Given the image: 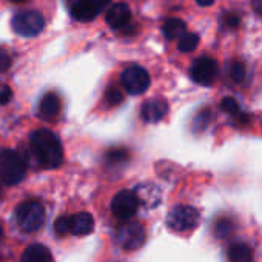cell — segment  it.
Instances as JSON below:
<instances>
[{
	"label": "cell",
	"mask_w": 262,
	"mask_h": 262,
	"mask_svg": "<svg viewBox=\"0 0 262 262\" xmlns=\"http://www.w3.org/2000/svg\"><path fill=\"white\" fill-rule=\"evenodd\" d=\"M30 148L39 167L57 168L63 161V150L60 141L48 129H37L30 138Z\"/></svg>",
	"instance_id": "cell-1"
},
{
	"label": "cell",
	"mask_w": 262,
	"mask_h": 262,
	"mask_svg": "<svg viewBox=\"0 0 262 262\" xmlns=\"http://www.w3.org/2000/svg\"><path fill=\"white\" fill-rule=\"evenodd\" d=\"M27 174V164L24 158L14 150L0 151V181L7 185H16L24 181Z\"/></svg>",
	"instance_id": "cell-2"
},
{
	"label": "cell",
	"mask_w": 262,
	"mask_h": 262,
	"mask_svg": "<svg viewBox=\"0 0 262 262\" xmlns=\"http://www.w3.org/2000/svg\"><path fill=\"white\" fill-rule=\"evenodd\" d=\"M43 219H45V210L42 204L36 201L24 202L16 210V222L22 231L27 233L37 231L42 227Z\"/></svg>",
	"instance_id": "cell-3"
},
{
	"label": "cell",
	"mask_w": 262,
	"mask_h": 262,
	"mask_svg": "<svg viewBox=\"0 0 262 262\" xmlns=\"http://www.w3.org/2000/svg\"><path fill=\"white\" fill-rule=\"evenodd\" d=\"M199 211L190 205H176L167 216V225L178 233L188 231L198 227L199 224Z\"/></svg>",
	"instance_id": "cell-4"
},
{
	"label": "cell",
	"mask_w": 262,
	"mask_h": 262,
	"mask_svg": "<svg viewBox=\"0 0 262 262\" xmlns=\"http://www.w3.org/2000/svg\"><path fill=\"white\" fill-rule=\"evenodd\" d=\"M45 27V19L37 11H22L14 16L13 19V30L19 36L24 37H34L42 33Z\"/></svg>",
	"instance_id": "cell-5"
},
{
	"label": "cell",
	"mask_w": 262,
	"mask_h": 262,
	"mask_svg": "<svg viewBox=\"0 0 262 262\" xmlns=\"http://www.w3.org/2000/svg\"><path fill=\"white\" fill-rule=\"evenodd\" d=\"M122 85L129 94H142L150 86V76L142 67L133 65L123 70L120 76Z\"/></svg>",
	"instance_id": "cell-6"
},
{
	"label": "cell",
	"mask_w": 262,
	"mask_h": 262,
	"mask_svg": "<svg viewBox=\"0 0 262 262\" xmlns=\"http://www.w3.org/2000/svg\"><path fill=\"white\" fill-rule=\"evenodd\" d=\"M116 242L125 250H136L145 242V230L138 222H128L117 228Z\"/></svg>",
	"instance_id": "cell-7"
},
{
	"label": "cell",
	"mask_w": 262,
	"mask_h": 262,
	"mask_svg": "<svg viewBox=\"0 0 262 262\" xmlns=\"http://www.w3.org/2000/svg\"><path fill=\"white\" fill-rule=\"evenodd\" d=\"M217 63L211 57H199L193 62L190 68V76L191 79L204 86H210L214 83L217 77Z\"/></svg>",
	"instance_id": "cell-8"
},
{
	"label": "cell",
	"mask_w": 262,
	"mask_h": 262,
	"mask_svg": "<svg viewBox=\"0 0 262 262\" xmlns=\"http://www.w3.org/2000/svg\"><path fill=\"white\" fill-rule=\"evenodd\" d=\"M139 208V201L135 191L129 190H122L119 191L113 201H111V211L119 217V219H129L136 214Z\"/></svg>",
	"instance_id": "cell-9"
},
{
	"label": "cell",
	"mask_w": 262,
	"mask_h": 262,
	"mask_svg": "<svg viewBox=\"0 0 262 262\" xmlns=\"http://www.w3.org/2000/svg\"><path fill=\"white\" fill-rule=\"evenodd\" d=\"M99 13L100 10L96 7L93 0H71L70 2V14L79 22H90Z\"/></svg>",
	"instance_id": "cell-10"
},
{
	"label": "cell",
	"mask_w": 262,
	"mask_h": 262,
	"mask_svg": "<svg viewBox=\"0 0 262 262\" xmlns=\"http://www.w3.org/2000/svg\"><path fill=\"white\" fill-rule=\"evenodd\" d=\"M167 113H168V103L164 99L147 100L141 108L142 119L150 123H156V122L162 120L167 116Z\"/></svg>",
	"instance_id": "cell-11"
},
{
	"label": "cell",
	"mask_w": 262,
	"mask_h": 262,
	"mask_svg": "<svg viewBox=\"0 0 262 262\" xmlns=\"http://www.w3.org/2000/svg\"><path fill=\"white\" fill-rule=\"evenodd\" d=\"M129 19H131L129 7H128L126 4H122V2H120V4H114V5L108 10V13H106V16H105L106 24H108L113 30H120V28H123L125 25H128Z\"/></svg>",
	"instance_id": "cell-12"
},
{
	"label": "cell",
	"mask_w": 262,
	"mask_h": 262,
	"mask_svg": "<svg viewBox=\"0 0 262 262\" xmlns=\"http://www.w3.org/2000/svg\"><path fill=\"white\" fill-rule=\"evenodd\" d=\"M135 194L138 196L139 205L142 204L145 208H155L161 202V190L155 184H141L136 187Z\"/></svg>",
	"instance_id": "cell-13"
},
{
	"label": "cell",
	"mask_w": 262,
	"mask_h": 262,
	"mask_svg": "<svg viewBox=\"0 0 262 262\" xmlns=\"http://www.w3.org/2000/svg\"><path fill=\"white\" fill-rule=\"evenodd\" d=\"M94 228V219L90 213H76L70 217V233L85 236Z\"/></svg>",
	"instance_id": "cell-14"
},
{
	"label": "cell",
	"mask_w": 262,
	"mask_h": 262,
	"mask_svg": "<svg viewBox=\"0 0 262 262\" xmlns=\"http://www.w3.org/2000/svg\"><path fill=\"white\" fill-rule=\"evenodd\" d=\"M60 111V99L56 93H47L42 100H40V106H39V114L42 119H53L59 114Z\"/></svg>",
	"instance_id": "cell-15"
},
{
	"label": "cell",
	"mask_w": 262,
	"mask_h": 262,
	"mask_svg": "<svg viewBox=\"0 0 262 262\" xmlns=\"http://www.w3.org/2000/svg\"><path fill=\"white\" fill-rule=\"evenodd\" d=\"M228 262H251L253 260V250L250 245L244 242L231 244L227 250Z\"/></svg>",
	"instance_id": "cell-16"
},
{
	"label": "cell",
	"mask_w": 262,
	"mask_h": 262,
	"mask_svg": "<svg viewBox=\"0 0 262 262\" xmlns=\"http://www.w3.org/2000/svg\"><path fill=\"white\" fill-rule=\"evenodd\" d=\"M22 262H53V256L47 247L33 244L24 251Z\"/></svg>",
	"instance_id": "cell-17"
},
{
	"label": "cell",
	"mask_w": 262,
	"mask_h": 262,
	"mask_svg": "<svg viewBox=\"0 0 262 262\" xmlns=\"http://www.w3.org/2000/svg\"><path fill=\"white\" fill-rule=\"evenodd\" d=\"M162 31L168 40H174V39H179L181 36L185 34L187 27H185V22L181 19H168V20H165Z\"/></svg>",
	"instance_id": "cell-18"
},
{
	"label": "cell",
	"mask_w": 262,
	"mask_h": 262,
	"mask_svg": "<svg viewBox=\"0 0 262 262\" xmlns=\"http://www.w3.org/2000/svg\"><path fill=\"white\" fill-rule=\"evenodd\" d=\"M227 76L233 83H242L245 79V65L242 62H230L227 65Z\"/></svg>",
	"instance_id": "cell-19"
},
{
	"label": "cell",
	"mask_w": 262,
	"mask_h": 262,
	"mask_svg": "<svg viewBox=\"0 0 262 262\" xmlns=\"http://www.w3.org/2000/svg\"><path fill=\"white\" fill-rule=\"evenodd\" d=\"M198 45H199V36L194 33H185L184 36L179 37L178 48L182 53H191L198 48Z\"/></svg>",
	"instance_id": "cell-20"
},
{
	"label": "cell",
	"mask_w": 262,
	"mask_h": 262,
	"mask_svg": "<svg viewBox=\"0 0 262 262\" xmlns=\"http://www.w3.org/2000/svg\"><path fill=\"white\" fill-rule=\"evenodd\" d=\"M233 222L227 217H222V219H217L214 222V227H213V231H214V236L219 237V239H224V237H228L231 233H233Z\"/></svg>",
	"instance_id": "cell-21"
},
{
	"label": "cell",
	"mask_w": 262,
	"mask_h": 262,
	"mask_svg": "<svg viewBox=\"0 0 262 262\" xmlns=\"http://www.w3.org/2000/svg\"><path fill=\"white\" fill-rule=\"evenodd\" d=\"M210 120H211V113H210V110H204V111H201V113L196 116V119H194V122H193V126H194L196 131H202V129H205V128L208 126Z\"/></svg>",
	"instance_id": "cell-22"
},
{
	"label": "cell",
	"mask_w": 262,
	"mask_h": 262,
	"mask_svg": "<svg viewBox=\"0 0 262 262\" xmlns=\"http://www.w3.org/2000/svg\"><path fill=\"white\" fill-rule=\"evenodd\" d=\"M54 230L59 236H65L70 233V217L67 216H60L56 219L54 222Z\"/></svg>",
	"instance_id": "cell-23"
},
{
	"label": "cell",
	"mask_w": 262,
	"mask_h": 262,
	"mask_svg": "<svg viewBox=\"0 0 262 262\" xmlns=\"http://www.w3.org/2000/svg\"><path fill=\"white\" fill-rule=\"evenodd\" d=\"M221 108L227 113V114H231V116H236L239 114V105L237 102L233 99V97H225L221 103Z\"/></svg>",
	"instance_id": "cell-24"
},
{
	"label": "cell",
	"mask_w": 262,
	"mask_h": 262,
	"mask_svg": "<svg viewBox=\"0 0 262 262\" xmlns=\"http://www.w3.org/2000/svg\"><path fill=\"white\" fill-rule=\"evenodd\" d=\"M239 22H241V19L233 13H227L222 19V25L228 30H236L239 27Z\"/></svg>",
	"instance_id": "cell-25"
},
{
	"label": "cell",
	"mask_w": 262,
	"mask_h": 262,
	"mask_svg": "<svg viewBox=\"0 0 262 262\" xmlns=\"http://www.w3.org/2000/svg\"><path fill=\"white\" fill-rule=\"evenodd\" d=\"M106 100H108L111 105H119V103L123 100V94H122V91L117 90V88H110V90L106 91Z\"/></svg>",
	"instance_id": "cell-26"
},
{
	"label": "cell",
	"mask_w": 262,
	"mask_h": 262,
	"mask_svg": "<svg viewBox=\"0 0 262 262\" xmlns=\"http://www.w3.org/2000/svg\"><path fill=\"white\" fill-rule=\"evenodd\" d=\"M11 67V56L8 54L7 50L0 48V73L7 71Z\"/></svg>",
	"instance_id": "cell-27"
},
{
	"label": "cell",
	"mask_w": 262,
	"mask_h": 262,
	"mask_svg": "<svg viewBox=\"0 0 262 262\" xmlns=\"http://www.w3.org/2000/svg\"><path fill=\"white\" fill-rule=\"evenodd\" d=\"M11 97H13L11 90H10L7 85H2V83H0V103H2V105L8 103V102L11 100Z\"/></svg>",
	"instance_id": "cell-28"
},
{
	"label": "cell",
	"mask_w": 262,
	"mask_h": 262,
	"mask_svg": "<svg viewBox=\"0 0 262 262\" xmlns=\"http://www.w3.org/2000/svg\"><path fill=\"white\" fill-rule=\"evenodd\" d=\"M125 156H126V153L125 151H110V155H108V162L110 164H119V162H123L125 161Z\"/></svg>",
	"instance_id": "cell-29"
},
{
	"label": "cell",
	"mask_w": 262,
	"mask_h": 262,
	"mask_svg": "<svg viewBox=\"0 0 262 262\" xmlns=\"http://www.w3.org/2000/svg\"><path fill=\"white\" fill-rule=\"evenodd\" d=\"M251 7L257 14L262 16V0H251Z\"/></svg>",
	"instance_id": "cell-30"
},
{
	"label": "cell",
	"mask_w": 262,
	"mask_h": 262,
	"mask_svg": "<svg viewBox=\"0 0 262 262\" xmlns=\"http://www.w3.org/2000/svg\"><path fill=\"white\" fill-rule=\"evenodd\" d=\"M93 2L96 4V7L100 10V11H103L108 5H110V2H111V0H93Z\"/></svg>",
	"instance_id": "cell-31"
},
{
	"label": "cell",
	"mask_w": 262,
	"mask_h": 262,
	"mask_svg": "<svg viewBox=\"0 0 262 262\" xmlns=\"http://www.w3.org/2000/svg\"><path fill=\"white\" fill-rule=\"evenodd\" d=\"M196 2H198V5H201V7H210V5L214 4V0H196Z\"/></svg>",
	"instance_id": "cell-32"
},
{
	"label": "cell",
	"mask_w": 262,
	"mask_h": 262,
	"mask_svg": "<svg viewBox=\"0 0 262 262\" xmlns=\"http://www.w3.org/2000/svg\"><path fill=\"white\" fill-rule=\"evenodd\" d=\"M11 2H14V4H22V2H27V0H11Z\"/></svg>",
	"instance_id": "cell-33"
},
{
	"label": "cell",
	"mask_w": 262,
	"mask_h": 262,
	"mask_svg": "<svg viewBox=\"0 0 262 262\" xmlns=\"http://www.w3.org/2000/svg\"><path fill=\"white\" fill-rule=\"evenodd\" d=\"M4 237V228H2V225H0V239Z\"/></svg>",
	"instance_id": "cell-34"
},
{
	"label": "cell",
	"mask_w": 262,
	"mask_h": 262,
	"mask_svg": "<svg viewBox=\"0 0 262 262\" xmlns=\"http://www.w3.org/2000/svg\"><path fill=\"white\" fill-rule=\"evenodd\" d=\"M0 196H2V187H0Z\"/></svg>",
	"instance_id": "cell-35"
}]
</instances>
